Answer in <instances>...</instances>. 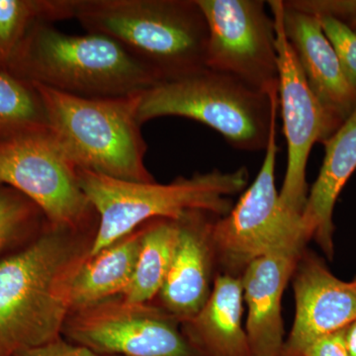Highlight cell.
I'll list each match as a JSON object with an SVG mask.
<instances>
[{
  "mask_svg": "<svg viewBox=\"0 0 356 356\" xmlns=\"http://www.w3.org/2000/svg\"><path fill=\"white\" fill-rule=\"evenodd\" d=\"M97 227L46 222L38 236L0 261V356L63 337L72 280L91 254Z\"/></svg>",
  "mask_w": 356,
  "mask_h": 356,
  "instance_id": "cell-1",
  "label": "cell"
},
{
  "mask_svg": "<svg viewBox=\"0 0 356 356\" xmlns=\"http://www.w3.org/2000/svg\"><path fill=\"white\" fill-rule=\"evenodd\" d=\"M7 74L84 98L139 95L161 81L113 39L67 34L47 22L33 26Z\"/></svg>",
  "mask_w": 356,
  "mask_h": 356,
  "instance_id": "cell-2",
  "label": "cell"
},
{
  "mask_svg": "<svg viewBox=\"0 0 356 356\" xmlns=\"http://www.w3.org/2000/svg\"><path fill=\"white\" fill-rule=\"evenodd\" d=\"M74 19L120 44L161 81L205 67L208 27L197 0H76Z\"/></svg>",
  "mask_w": 356,
  "mask_h": 356,
  "instance_id": "cell-3",
  "label": "cell"
},
{
  "mask_svg": "<svg viewBox=\"0 0 356 356\" xmlns=\"http://www.w3.org/2000/svg\"><path fill=\"white\" fill-rule=\"evenodd\" d=\"M47 125L77 170L123 181L156 182L145 165L147 145L138 121L140 95L84 98L40 84Z\"/></svg>",
  "mask_w": 356,
  "mask_h": 356,
  "instance_id": "cell-4",
  "label": "cell"
},
{
  "mask_svg": "<svg viewBox=\"0 0 356 356\" xmlns=\"http://www.w3.org/2000/svg\"><path fill=\"white\" fill-rule=\"evenodd\" d=\"M77 175L98 217L90 254L152 220H177L191 211L226 216L234 206L229 197L245 191L250 178L245 166L180 177L168 184L123 181L84 170H77Z\"/></svg>",
  "mask_w": 356,
  "mask_h": 356,
  "instance_id": "cell-5",
  "label": "cell"
},
{
  "mask_svg": "<svg viewBox=\"0 0 356 356\" xmlns=\"http://www.w3.org/2000/svg\"><path fill=\"white\" fill-rule=\"evenodd\" d=\"M278 110V91L266 93L205 67L145 90L138 121L143 125L159 117L192 119L221 134L235 149L257 152L266 151Z\"/></svg>",
  "mask_w": 356,
  "mask_h": 356,
  "instance_id": "cell-6",
  "label": "cell"
},
{
  "mask_svg": "<svg viewBox=\"0 0 356 356\" xmlns=\"http://www.w3.org/2000/svg\"><path fill=\"white\" fill-rule=\"evenodd\" d=\"M277 114L274 115L266 156L254 181L229 214L213 222L212 243L222 273L242 276L252 261L280 248L309 242L302 215L281 202L275 186Z\"/></svg>",
  "mask_w": 356,
  "mask_h": 356,
  "instance_id": "cell-7",
  "label": "cell"
},
{
  "mask_svg": "<svg viewBox=\"0 0 356 356\" xmlns=\"http://www.w3.org/2000/svg\"><path fill=\"white\" fill-rule=\"evenodd\" d=\"M0 184L24 194L53 226H98L95 208L79 184L76 166L48 127L0 138Z\"/></svg>",
  "mask_w": 356,
  "mask_h": 356,
  "instance_id": "cell-8",
  "label": "cell"
},
{
  "mask_svg": "<svg viewBox=\"0 0 356 356\" xmlns=\"http://www.w3.org/2000/svg\"><path fill=\"white\" fill-rule=\"evenodd\" d=\"M63 337L91 350L116 356H200L181 323L154 301L121 295L70 312Z\"/></svg>",
  "mask_w": 356,
  "mask_h": 356,
  "instance_id": "cell-9",
  "label": "cell"
},
{
  "mask_svg": "<svg viewBox=\"0 0 356 356\" xmlns=\"http://www.w3.org/2000/svg\"><path fill=\"white\" fill-rule=\"evenodd\" d=\"M208 27L205 67L278 91L275 27L261 0H197Z\"/></svg>",
  "mask_w": 356,
  "mask_h": 356,
  "instance_id": "cell-10",
  "label": "cell"
},
{
  "mask_svg": "<svg viewBox=\"0 0 356 356\" xmlns=\"http://www.w3.org/2000/svg\"><path fill=\"white\" fill-rule=\"evenodd\" d=\"M267 4L275 27L278 98L288 149L286 172L280 196L287 209L302 215L309 193L306 170L312 147L316 143L325 142L330 134L322 108L283 29V0H270Z\"/></svg>",
  "mask_w": 356,
  "mask_h": 356,
  "instance_id": "cell-11",
  "label": "cell"
},
{
  "mask_svg": "<svg viewBox=\"0 0 356 356\" xmlns=\"http://www.w3.org/2000/svg\"><path fill=\"white\" fill-rule=\"evenodd\" d=\"M296 314L282 356H303L314 341L356 318V290L304 250L293 273Z\"/></svg>",
  "mask_w": 356,
  "mask_h": 356,
  "instance_id": "cell-12",
  "label": "cell"
},
{
  "mask_svg": "<svg viewBox=\"0 0 356 356\" xmlns=\"http://www.w3.org/2000/svg\"><path fill=\"white\" fill-rule=\"evenodd\" d=\"M282 24L309 88L322 108L331 138L355 111L356 91L344 76L318 16L283 1Z\"/></svg>",
  "mask_w": 356,
  "mask_h": 356,
  "instance_id": "cell-13",
  "label": "cell"
},
{
  "mask_svg": "<svg viewBox=\"0 0 356 356\" xmlns=\"http://www.w3.org/2000/svg\"><path fill=\"white\" fill-rule=\"evenodd\" d=\"M217 217L204 211H191L178 219L175 255L154 302L180 323L194 317L212 291L217 266L212 227Z\"/></svg>",
  "mask_w": 356,
  "mask_h": 356,
  "instance_id": "cell-14",
  "label": "cell"
},
{
  "mask_svg": "<svg viewBox=\"0 0 356 356\" xmlns=\"http://www.w3.org/2000/svg\"><path fill=\"white\" fill-rule=\"evenodd\" d=\"M304 250V245L274 250L252 261L241 276L252 356H282L285 341L281 300Z\"/></svg>",
  "mask_w": 356,
  "mask_h": 356,
  "instance_id": "cell-15",
  "label": "cell"
},
{
  "mask_svg": "<svg viewBox=\"0 0 356 356\" xmlns=\"http://www.w3.org/2000/svg\"><path fill=\"white\" fill-rule=\"evenodd\" d=\"M323 144L324 161L315 184L309 191L302 222L309 240L315 241L327 259H332L334 206L344 185L356 170V108Z\"/></svg>",
  "mask_w": 356,
  "mask_h": 356,
  "instance_id": "cell-16",
  "label": "cell"
},
{
  "mask_svg": "<svg viewBox=\"0 0 356 356\" xmlns=\"http://www.w3.org/2000/svg\"><path fill=\"white\" fill-rule=\"evenodd\" d=\"M243 283L240 276L219 274L205 305L181 323V331L200 356H252L242 325Z\"/></svg>",
  "mask_w": 356,
  "mask_h": 356,
  "instance_id": "cell-17",
  "label": "cell"
},
{
  "mask_svg": "<svg viewBox=\"0 0 356 356\" xmlns=\"http://www.w3.org/2000/svg\"><path fill=\"white\" fill-rule=\"evenodd\" d=\"M145 224L81 264L70 288V311L97 303L125 291L139 257Z\"/></svg>",
  "mask_w": 356,
  "mask_h": 356,
  "instance_id": "cell-18",
  "label": "cell"
},
{
  "mask_svg": "<svg viewBox=\"0 0 356 356\" xmlns=\"http://www.w3.org/2000/svg\"><path fill=\"white\" fill-rule=\"evenodd\" d=\"M178 219H154L145 222L139 257L130 284L121 296L135 303H147L156 298L177 248Z\"/></svg>",
  "mask_w": 356,
  "mask_h": 356,
  "instance_id": "cell-19",
  "label": "cell"
},
{
  "mask_svg": "<svg viewBox=\"0 0 356 356\" xmlns=\"http://www.w3.org/2000/svg\"><path fill=\"white\" fill-rule=\"evenodd\" d=\"M74 8L76 0H0V72H8L33 26L72 19Z\"/></svg>",
  "mask_w": 356,
  "mask_h": 356,
  "instance_id": "cell-20",
  "label": "cell"
},
{
  "mask_svg": "<svg viewBox=\"0 0 356 356\" xmlns=\"http://www.w3.org/2000/svg\"><path fill=\"white\" fill-rule=\"evenodd\" d=\"M46 222L36 204L0 184V261L38 236Z\"/></svg>",
  "mask_w": 356,
  "mask_h": 356,
  "instance_id": "cell-21",
  "label": "cell"
},
{
  "mask_svg": "<svg viewBox=\"0 0 356 356\" xmlns=\"http://www.w3.org/2000/svg\"><path fill=\"white\" fill-rule=\"evenodd\" d=\"M47 127L43 103L36 88L0 72V138Z\"/></svg>",
  "mask_w": 356,
  "mask_h": 356,
  "instance_id": "cell-22",
  "label": "cell"
},
{
  "mask_svg": "<svg viewBox=\"0 0 356 356\" xmlns=\"http://www.w3.org/2000/svg\"><path fill=\"white\" fill-rule=\"evenodd\" d=\"M318 17L325 37L336 51L344 76L356 91V30L329 16Z\"/></svg>",
  "mask_w": 356,
  "mask_h": 356,
  "instance_id": "cell-23",
  "label": "cell"
},
{
  "mask_svg": "<svg viewBox=\"0 0 356 356\" xmlns=\"http://www.w3.org/2000/svg\"><path fill=\"white\" fill-rule=\"evenodd\" d=\"M289 6L316 16H329L356 30V0H290Z\"/></svg>",
  "mask_w": 356,
  "mask_h": 356,
  "instance_id": "cell-24",
  "label": "cell"
},
{
  "mask_svg": "<svg viewBox=\"0 0 356 356\" xmlns=\"http://www.w3.org/2000/svg\"><path fill=\"white\" fill-rule=\"evenodd\" d=\"M14 356H116L102 355L90 348L72 343L64 337L51 343L19 351Z\"/></svg>",
  "mask_w": 356,
  "mask_h": 356,
  "instance_id": "cell-25",
  "label": "cell"
},
{
  "mask_svg": "<svg viewBox=\"0 0 356 356\" xmlns=\"http://www.w3.org/2000/svg\"><path fill=\"white\" fill-rule=\"evenodd\" d=\"M303 356H350L344 341L343 329L314 341Z\"/></svg>",
  "mask_w": 356,
  "mask_h": 356,
  "instance_id": "cell-26",
  "label": "cell"
},
{
  "mask_svg": "<svg viewBox=\"0 0 356 356\" xmlns=\"http://www.w3.org/2000/svg\"><path fill=\"white\" fill-rule=\"evenodd\" d=\"M344 341L350 356H356V318L343 329Z\"/></svg>",
  "mask_w": 356,
  "mask_h": 356,
  "instance_id": "cell-27",
  "label": "cell"
},
{
  "mask_svg": "<svg viewBox=\"0 0 356 356\" xmlns=\"http://www.w3.org/2000/svg\"><path fill=\"white\" fill-rule=\"evenodd\" d=\"M350 284L353 285V287L356 290V278L355 280L351 281Z\"/></svg>",
  "mask_w": 356,
  "mask_h": 356,
  "instance_id": "cell-28",
  "label": "cell"
}]
</instances>
